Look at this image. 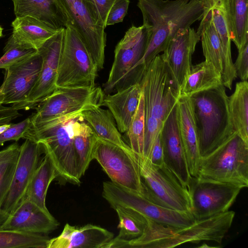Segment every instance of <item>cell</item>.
<instances>
[{"label":"cell","instance_id":"cell-5","mask_svg":"<svg viewBox=\"0 0 248 248\" xmlns=\"http://www.w3.org/2000/svg\"><path fill=\"white\" fill-rule=\"evenodd\" d=\"M201 157L237 134L232 123L225 87L220 86L191 97Z\"/></svg>","mask_w":248,"mask_h":248},{"label":"cell","instance_id":"cell-25","mask_svg":"<svg viewBox=\"0 0 248 248\" xmlns=\"http://www.w3.org/2000/svg\"><path fill=\"white\" fill-rule=\"evenodd\" d=\"M11 25L13 32L8 40L37 50L58 31L45 22L28 16L16 17Z\"/></svg>","mask_w":248,"mask_h":248},{"label":"cell","instance_id":"cell-31","mask_svg":"<svg viewBox=\"0 0 248 248\" xmlns=\"http://www.w3.org/2000/svg\"><path fill=\"white\" fill-rule=\"evenodd\" d=\"M57 178L56 171L51 160L45 154L33 174L25 197L44 211L49 212L46 204V193L50 184Z\"/></svg>","mask_w":248,"mask_h":248},{"label":"cell","instance_id":"cell-2","mask_svg":"<svg viewBox=\"0 0 248 248\" xmlns=\"http://www.w3.org/2000/svg\"><path fill=\"white\" fill-rule=\"evenodd\" d=\"M140 83L144 108L143 157L149 158L164 122L177 104L179 92L161 54L147 65Z\"/></svg>","mask_w":248,"mask_h":248},{"label":"cell","instance_id":"cell-34","mask_svg":"<svg viewBox=\"0 0 248 248\" xmlns=\"http://www.w3.org/2000/svg\"><path fill=\"white\" fill-rule=\"evenodd\" d=\"M197 32L201 36L203 54L205 61L211 62L222 73L223 66V53L218 35L213 24L208 21Z\"/></svg>","mask_w":248,"mask_h":248},{"label":"cell","instance_id":"cell-29","mask_svg":"<svg viewBox=\"0 0 248 248\" xmlns=\"http://www.w3.org/2000/svg\"><path fill=\"white\" fill-rule=\"evenodd\" d=\"M72 131L78 171L81 178L93 160V151L98 136L81 117L76 119L73 123Z\"/></svg>","mask_w":248,"mask_h":248},{"label":"cell","instance_id":"cell-22","mask_svg":"<svg viewBox=\"0 0 248 248\" xmlns=\"http://www.w3.org/2000/svg\"><path fill=\"white\" fill-rule=\"evenodd\" d=\"M113 237V233L100 226L66 223L59 236L49 239L47 248H103Z\"/></svg>","mask_w":248,"mask_h":248},{"label":"cell","instance_id":"cell-40","mask_svg":"<svg viewBox=\"0 0 248 248\" xmlns=\"http://www.w3.org/2000/svg\"><path fill=\"white\" fill-rule=\"evenodd\" d=\"M129 3V0H116L109 12L106 26L122 22L127 14Z\"/></svg>","mask_w":248,"mask_h":248},{"label":"cell","instance_id":"cell-12","mask_svg":"<svg viewBox=\"0 0 248 248\" xmlns=\"http://www.w3.org/2000/svg\"><path fill=\"white\" fill-rule=\"evenodd\" d=\"M93 157L112 182L144 197V186L133 152L98 137Z\"/></svg>","mask_w":248,"mask_h":248},{"label":"cell","instance_id":"cell-47","mask_svg":"<svg viewBox=\"0 0 248 248\" xmlns=\"http://www.w3.org/2000/svg\"><path fill=\"white\" fill-rule=\"evenodd\" d=\"M12 124V123L0 126V133H2L3 131L7 129Z\"/></svg>","mask_w":248,"mask_h":248},{"label":"cell","instance_id":"cell-48","mask_svg":"<svg viewBox=\"0 0 248 248\" xmlns=\"http://www.w3.org/2000/svg\"><path fill=\"white\" fill-rule=\"evenodd\" d=\"M3 94L2 92V88L0 87V106L3 104Z\"/></svg>","mask_w":248,"mask_h":248},{"label":"cell","instance_id":"cell-11","mask_svg":"<svg viewBox=\"0 0 248 248\" xmlns=\"http://www.w3.org/2000/svg\"><path fill=\"white\" fill-rule=\"evenodd\" d=\"M102 196L112 208L116 206L128 208L163 225L184 227L196 220L191 212L177 211L160 206L111 181L103 183Z\"/></svg>","mask_w":248,"mask_h":248},{"label":"cell","instance_id":"cell-43","mask_svg":"<svg viewBox=\"0 0 248 248\" xmlns=\"http://www.w3.org/2000/svg\"><path fill=\"white\" fill-rule=\"evenodd\" d=\"M21 114L18 110L15 109L12 106L5 107L0 106V126L9 124L19 117Z\"/></svg>","mask_w":248,"mask_h":248},{"label":"cell","instance_id":"cell-26","mask_svg":"<svg viewBox=\"0 0 248 248\" xmlns=\"http://www.w3.org/2000/svg\"><path fill=\"white\" fill-rule=\"evenodd\" d=\"M222 85L221 74L209 62L204 61L192 65L179 89V96L191 97Z\"/></svg>","mask_w":248,"mask_h":248},{"label":"cell","instance_id":"cell-37","mask_svg":"<svg viewBox=\"0 0 248 248\" xmlns=\"http://www.w3.org/2000/svg\"><path fill=\"white\" fill-rule=\"evenodd\" d=\"M19 144L0 159V209L9 190L17 164Z\"/></svg>","mask_w":248,"mask_h":248},{"label":"cell","instance_id":"cell-41","mask_svg":"<svg viewBox=\"0 0 248 248\" xmlns=\"http://www.w3.org/2000/svg\"><path fill=\"white\" fill-rule=\"evenodd\" d=\"M238 50V56L233 63L235 70L241 81H246L248 78V42Z\"/></svg>","mask_w":248,"mask_h":248},{"label":"cell","instance_id":"cell-23","mask_svg":"<svg viewBox=\"0 0 248 248\" xmlns=\"http://www.w3.org/2000/svg\"><path fill=\"white\" fill-rule=\"evenodd\" d=\"M141 93V85L138 83L105 96L103 106L108 108L121 133L127 131Z\"/></svg>","mask_w":248,"mask_h":248},{"label":"cell","instance_id":"cell-46","mask_svg":"<svg viewBox=\"0 0 248 248\" xmlns=\"http://www.w3.org/2000/svg\"><path fill=\"white\" fill-rule=\"evenodd\" d=\"M16 142H15L2 150L0 151V159L4 155L7 154L8 152H9L11 150H12L13 148L15 146Z\"/></svg>","mask_w":248,"mask_h":248},{"label":"cell","instance_id":"cell-24","mask_svg":"<svg viewBox=\"0 0 248 248\" xmlns=\"http://www.w3.org/2000/svg\"><path fill=\"white\" fill-rule=\"evenodd\" d=\"M16 17L30 16L56 30L65 27L68 18L58 0H12Z\"/></svg>","mask_w":248,"mask_h":248},{"label":"cell","instance_id":"cell-3","mask_svg":"<svg viewBox=\"0 0 248 248\" xmlns=\"http://www.w3.org/2000/svg\"><path fill=\"white\" fill-rule=\"evenodd\" d=\"M233 211L201 219L184 227L156 223L147 218V224L139 237L124 242L120 248H169L187 243L213 241L221 244L235 216Z\"/></svg>","mask_w":248,"mask_h":248},{"label":"cell","instance_id":"cell-19","mask_svg":"<svg viewBox=\"0 0 248 248\" xmlns=\"http://www.w3.org/2000/svg\"><path fill=\"white\" fill-rule=\"evenodd\" d=\"M59 224L49 212L44 211L25 197L9 215L2 230L47 234L56 230Z\"/></svg>","mask_w":248,"mask_h":248},{"label":"cell","instance_id":"cell-45","mask_svg":"<svg viewBox=\"0 0 248 248\" xmlns=\"http://www.w3.org/2000/svg\"><path fill=\"white\" fill-rule=\"evenodd\" d=\"M10 215L0 209V230H2V226Z\"/></svg>","mask_w":248,"mask_h":248},{"label":"cell","instance_id":"cell-30","mask_svg":"<svg viewBox=\"0 0 248 248\" xmlns=\"http://www.w3.org/2000/svg\"><path fill=\"white\" fill-rule=\"evenodd\" d=\"M113 208L119 218V233L103 248H119L123 243L140 236L147 226V218L139 212L121 206H116Z\"/></svg>","mask_w":248,"mask_h":248},{"label":"cell","instance_id":"cell-10","mask_svg":"<svg viewBox=\"0 0 248 248\" xmlns=\"http://www.w3.org/2000/svg\"><path fill=\"white\" fill-rule=\"evenodd\" d=\"M148 41L143 25L130 27L114 50V58L107 81L104 83L105 94L131 86L134 70L142 58Z\"/></svg>","mask_w":248,"mask_h":248},{"label":"cell","instance_id":"cell-9","mask_svg":"<svg viewBox=\"0 0 248 248\" xmlns=\"http://www.w3.org/2000/svg\"><path fill=\"white\" fill-rule=\"evenodd\" d=\"M70 25L84 44L98 70L104 68L106 28L93 0H58Z\"/></svg>","mask_w":248,"mask_h":248},{"label":"cell","instance_id":"cell-44","mask_svg":"<svg viewBox=\"0 0 248 248\" xmlns=\"http://www.w3.org/2000/svg\"><path fill=\"white\" fill-rule=\"evenodd\" d=\"M103 22L106 26L109 12L116 0H93Z\"/></svg>","mask_w":248,"mask_h":248},{"label":"cell","instance_id":"cell-14","mask_svg":"<svg viewBox=\"0 0 248 248\" xmlns=\"http://www.w3.org/2000/svg\"><path fill=\"white\" fill-rule=\"evenodd\" d=\"M241 189L228 183L191 177L188 186L191 212L196 219H201L227 212Z\"/></svg>","mask_w":248,"mask_h":248},{"label":"cell","instance_id":"cell-36","mask_svg":"<svg viewBox=\"0 0 248 248\" xmlns=\"http://www.w3.org/2000/svg\"><path fill=\"white\" fill-rule=\"evenodd\" d=\"M130 148L136 155L143 156L145 120L144 98L142 92L136 110L127 131L125 132Z\"/></svg>","mask_w":248,"mask_h":248},{"label":"cell","instance_id":"cell-49","mask_svg":"<svg viewBox=\"0 0 248 248\" xmlns=\"http://www.w3.org/2000/svg\"><path fill=\"white\" fill-rule=\"evenodd\" d=\"M3 28L0 26V38L3 36Z\"/></svg>","mask_w":248,"mask_h":248},{"label":"cell","instance_id":"cell-35","mask_svg":"<svg viewBox=\"0 0 248 248\" xmlns=\"http://www.w3.org/2000/svg\"><path fill=\"white\" fill-rule=\"evenodd\" d=\"M50 239L47 234L0 230V248H47Z\"/></svg>","mask_w":248,"mask_h":248},{"label":"cell","instance_id":"cell-16","mask_svg":"<svg viewBox=\"0 0 248 248\" xmlns=\"http://www.w3.org/2000/svg\"><path fill=\"white\" fill-rule=\"evenodd\" d=\"M43 58L38 50L35 53L5 69L1 85L3 104L16 105L25 101L39 77Z\"/></svg>","mask_w":248,"mask_h":248},{"label":"cell","instance_id":"cell-27","mask_svg":"<svg viewBox=\"0 0 248 248\" xmlns=\"http://www.w3.org/2000/svg\"><path fill=\"white\" fill-rule=\"evenodd\" d=\"M232 0H202L203 13L199 28L210 21L220 38L223 53H231L229 29L230 9Z\"/></svg>","mask_w":248,"mask_h":248},{"label":"cell","instance_id":"cell-39","mask_svg":"<svg viewBox=\"0 0 248 248\" xmlns=\"http://www.w3.org/2000/svg\"><path fill=\"white\" fill-rule=\"evenodd\" d=\"M30 118L28 117L17 124H12L5 130L0 133V146L9 140L18 141L23 138L24 134L30 124Z\"/></svg>","mask_w":248,"mask_h":248},{"label":"cell","instance_id":"cell-33","mask_svg":"<svg viewBox=\"0 0 248 248\" xmlns=\"http://www.w3.org/2000/svg\"><path fill=\"white\" fill-rule=\"evenodd\" d=\"M248 0H232L229 29L231 41L237 49L248 42Z\"/></svg>","mask_w":248,"mask_h":248},{"label":"cell","instance_id":"cell-4","mask_svg":"<svg viewBox=\"0 0 248 248\" xmlns=\"http://www.w3.org/2000/svg\"><path fill=\"white\" fill-rule=\"evenodd\" d=\"M83 113L30 121V126L23 137L38 143L43 153L51 160L57 178L74 185H79L80 178L73 145L72 126Z\"/></svg>","mask_w":248,"mask_h":248},{"label":"cell","instance_id":"cell-13","mask_svg":"<svg viewBox=\"0 0 248 248\" xmlns=\"http://www.w3.org/2000/svg\"><path fill=\"white\" fill-rule=\"evenodd\" d=\"M105 93L100 87L57 88L35 108L31 121L48 119L74 113H83L103 106Z\"/></svg>","mask_w":248,"mask_h":248},{"label":"cell","instance_id":"cell-8","mask_svg":"<svg viewBox=\"0 0 248 248\" xmlns=\"http://www.w3.org/2000/svg\"><path fill=\"white\" fill-rule=\"evenodd\" d=\"M98 71L77 31L67 24L59 63L57 87L93 88Z\"/></svg>","mask_w":248,"mask_h":248},{"label":"cell","instance_id":"cell-17","mask_svg":"<svg viewBox=\"0 0 248 248\" xmlns=\"http://www.w3.org/2000/svg\"><path fill=\"white\" fill-rule=\"evenodd\" d=\"M43 151L40 145L26 139L20 146L17 164L11 184L1 209L10 215L25 198L33 174Z\"/></svg>","mask_w":248,"mask_h":248},{"label":"cell","instance_id":"cell-38","mask_svg":"<svg viewBox=\"0 0 248 248\" xmlns=\"http://www.w3.org/2000/svg\"><path fill=\"white\" fill-rule=\"evenodd\" d=\"M38 50L15 44L9 40L3 48V55L0 58V69H5L13 64L27 58Z\"/></svg>","mask_w":248,"mask_h":248},{"label":"cell","instance_id":"cell-18","mask_svg":"<svg viewBox=\"0 0 248 248\" xmlns=\"http://www.w3.org/2000/svg\"><path fill=\"white\" fill-rule=\"evenodd\" d=\"M201 36L191 27L179 29L161 54L178 89L191 67L192 56Z\"/></svg>","mask_w":248,"mask_h":248},{"label":"cell","instance_id":"cell-7","mask_svg":"<svg viewBox=\"0 0 248 248\" xmlns=\"http://www.w3.org/2000/svg\"><path fill=\"white\" fill-rule=\"evenodd\" d=\"M135 157L144 186V198L166 208L191 212L188 188L164 163L157 166L147 158Z\"/></svg>","mask_w":248,"mask_h":248},{"label":"cell","instance_id":"cell-6","mask_svg":"<svg viewBox=\"0 0 248 248\" xmlns=\"http://www.w3.org/2000/svg\"><path fill=\"white\" fill-rule=\"evenodd\" d=\"M197 177L248 186V143L238 134L207 155L202 157Z\"/></svg>","mask_w":248,"mask_h":248},{"label":"cell","instance_id":"cell-32","mask_svg":"<svg viewBox=\"0 0 248 248\" xmlns=\"http://www.w3.org/2000/svg\"><path fill=\"white\" fill-rule=\"evenodd\" d=\"M229 111L237 134L248 143V82L236 83L233 93L228 96Z\"/></svg>","mask_w":248,"mask_h":248},{"label":"cell","instance_id":"cell-1","mask_svg":"<svg viewBox=\"0 0 248 248\" xmlns=\"http://www.w3.org/2000/svg\"><path fill=\"white\" fill-rule=\"evenodd\" d=\"M148 34L144 54L136 65L132 78L143 74L147 65L163 52L178 31L200 21L203 13L202 0H138Z\"/></svg>","mask_w":248,"mask_h":248},{"label":"cell","instance_id":"cell-28","mask_svg":"<svg viewBox=\"0 0 248 248\" xmlns=\"http://www.w3.org/2000/svg\"><path fill=\"white\" fill-rule=\"evenodd\" d=\"M81 117L99 138L113 143L127 152H133L124 140L108 109L98 107L84 112Z\"/></svg>","mask_w":248,"mask_h":248},{"label":"cell","instance_id":"cell-20","mask_svg":"<svg viewBox=\"0 0 248 248\" xmlns=\"http://www.w3.org/2000/svg\"><path fill=\"white\" fill-rule=\"evenodd\" d=\"M160 135L164 164L188 188L191 176L179 132L176 105L164 122Z\"/></svg>","mask_w":248,"mask_h":248},{"label":"cell","instance_id":"cell-15","mask_svg":"<svg viewBox=\"0 0 248 248\" xmlns=\"http://www.w3.org/2000/svg\"><path fill=\"white\" fill-rule=\"evenodd\" d=\"M64 36L65 27L58 30L38 50L43 60L38 79L27 99L22 103L11 106L13 108L18 110L35 109L57 88L58 70Z\"/></svg>","mask_w":248,"mask_h":248},{"label":"cell","instance_id":"cell-21","mask_svg":"<svg viewBox=\"0 0 248 248\" xmlns=\"http://www.w3.org/2000/svg\"><path fill=\"white\" fill-rule=\"evenodd\" d=\"M176 108L179 132L189 171L191 177H196L201 156L191 97L179 96Z\"/></svg>","mask_w":248,"mask_h":248},{"label":"cell","instance_id":"cell-42","mask_svg":"<svg viewBox=\"0 0 248 248\" xmlns=\"http://www.w3.org/2000/svg\"><path fill=\"white\" fill-rule=\"evenodd\" d=\"M148 159L151 163L155 166H161L164 163V151L160 132L154 143L150 156Z\"/></svg>","mask_w":248,"mask_h":248}]
</instances>
